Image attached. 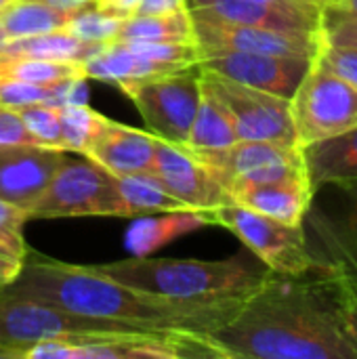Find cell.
<instances>
[{
	"instance_id": "e0dca14e",
	"label": "cell",
	"mask_w": 357,
	"mask_h": 359,
	"mask_svg": "<svg viewBox=\"0 0 357 359\" xmlns=\"http://www.w3.org/2000/svg\"><path fill=\"white\" fill-rule=\"evenodd\" d=\"M231 202L271 217L288 225H303V217L311 202L309 175H295L261 183H238L227 187Z\"/></svg>"
},
{
	"instance_id": "8fae6325",
	"label": "cell",
	"mask_w": 357,
	"mask_h": 359,
	"mask_svg": "<svg viewBox=\"0 0 357 359\" xmlns=\"http://www.w3.org/2000/svg\"><path fill=\"white\" fill-rule=\"evenodd\" d=\"M200 59L208 53H261L286 57H316L322 34H295L269 27L240 25L189 15Z\"/></svg>"
},
{
	"instance_id": "8d00e7d4",
	"label": "cell",
	"mask_w": 357,
	"mask_h": 359,
	"mask_svg": "<svg viewBox=\"0 0 357 359\" xmlns=\"http://www.w3.org/2000/svg\"><path fill=\"white\" fill-rule=\"evenodd\" d=\"M185 8V0H141L135 15H156V13H170Z\"/></svg>"
},
{
	"instance_id": "d6986e66",
	"label": "cell",
	"mask_w": 357,
	"mask_h": 359,
	"mask_svg": "<svg viewBox=\"0 0 357 359\" xmlns=\"http://www.w3.org/2000/svg\"><path fill=\"white\" fill-rule=\"evenodd\" d=\"M206 225H215L213 212H200V210H175L168 212V217L162 219H143L137 221L126 231V248L135 257H145L168 242L187 236L191 231H198Z\"/></svg>"
},
{
	"instance_id": "e575fe53",
	"label": "cell",
	"mask_w": 357,
	"mask_h": 359,
	"mask_svg": "<svg viewBox=\"0 0 357 359\" xmlns=\"http://www.w3.org/2000/svg\"><path fill=\"white\" fill-rule=\"evenodd\" d=\"M27 212L4 198H0V231L2 233H23V225L27 221Z\"/></svg>"
},
{
	"instance_id": "4dcf8cb0",
	"label": "cell",
	"mask_w": 357,
	"mask_h": 359,
	"mask_svg": "<svg viewBox=\"0 0 357 359\" xmlns=\"http://www.w3.org/2000/svg\"><path fill=\"white\" fill-rule=\"evenodd\" d=\"M314 61L326 72L357 86V48L353 46H337L322 40Z\"/></svg>"
},
{
	"instance_id": "ba28073f",
	"label": "cell",
	"mask_w": 357,
	"mask_h": 359,
	"mask_svg": "<svg viewBox=\"0 0 357 359\" xmlns=\"http://www.w3.org/2000/svg\"><path fill=\"white\" fill-rule=\"evenodd\" d=\"M143 116L149 133L185 145L200 103V65L137 82L124 90Z\"/></svg>"
},
{
	"instance_id": "4316f807",
	"label": "cell",
	"mask_w": 357,
	"mask_h": 359,
	"mask_svg": "<svg viewBox=\"0 0 357 359\" xmlns=\"http://www.w3.org/2000/svg\"><path fill=\"white\" fill-rule=\"evenodd\" d=\"M61 141L65 151L84 154L88 143L99 135L103 124L107 122L105 116L88 107L86 103L80 105H61Z\"/></svg>"
},
{
	"instance_id": "5b68a950",
	"label": "cell",
	"mask_w": 357,
	"mask_h": 359,
	"mask_svg": "<svg viewBox=\"0 0 357 359\" xmlns=\"http://www.w3.org/2000/svg\"><path fill=\"white\" fill-rule=\"evenodd\" d=\"M27 217H124V212L112 172L86 156H65L42 196L27 208Z\"/></svg>"
},
{
	"instance_id": "f1b7e54d",
	"label": "cell",
	"mask_w": 357,
	"mask_h": 359,
	"mask_svg": "<svg viewBox=\"0 0 357 359\" xmlns=\"http://www.w3.org/2000/svg\"><path fill=\"white\" fill-rule=\"evenodd\" d=\"M126 48H130L135 55L166 63V65H177V67H189L200 63V50L196 42H168V40H130L122 42Z\"/></svg>"
},
{
	"instance_id": "ee69618b",
	"label": "cell",
	"mask_w": 357,
	"mask_h": 359,
	"mask_svg": "<svg viewBox=\"0 0 357 359\" xmlns=\"http://www.w3.org/2000/svg\"><path fill=\"white\" fill-rule=\"evenodd\" d=\"M11 2H13V0H0V11H2V8H4L6 4H11Z\"/></svg>"
},
{
	"instance_id": "f6af8a7d",
	"label": "cell",
	"mask_w": 357,
	"mask_h": 359,
	"mask_svg": "<svg viewBox=\"0 0 357 359\" xmlns=\"http://www.w3.org/2000/svg\"><path fill=\"white\" fill-rule=\"evenodd\" d=\"M2 42H4V40H2V34H0V46H2Z\"/></svg>"
},
{
	"instance_id": "7a4b0ae2",
	"label": "cell",
	"mask_w": 357,
	"mask_h": 359,
	"mask_svg": "<svg viewBox=\"0 0 357 359\" xmlns=\"http://www.w3.org/2000/svg\"><path fill=\"white\" fill-rule=\"evenodd\" d=\"M0 290L80 316L120 322L145 334L204 339L225 326L246 299L160 297L120 284L93 265H67L40 255H25L17 278Z\"/></svg>"
},
{
	"instance_id": "8992f818",
	"label": "cell",
	"mask_w": 357,
	"mask_h": 359,
	"mask_svg": "<svg viewBox=\"0 0 357 359\" xmlns=\"http://www.w3.org/2000/svg\"><path fill=\"white\" fill-rule=\"evenodd\" d=\"M297 145L307 147L357 126V86L316 61L290 97Z\"/></svg>"
},
{
	"instance_id": "f35d334b",
	"label": "cell",
	"mask_w": 357,
	"mask_h": 359,
	"mask_svg": "<svg viewBox=\"0 0 357 359\" xmlns=\"http://www.w3.org/2000/svg\"><path fill=\"white\" fill-rule=\"evenodd\" d=\"M345 334L357 355V299L347 292V307H345Z\"/></svg>"
},
{
	"instance_id": "603a6c76",
	"label": "cell",
	"mask_w": 357,
	"mask_h": 359,
	"mask_svg": "<svg viewBox=\"0 0 357 359\" xmlns=\"http://www.w3.org/2000/svg\"><path fill=\"white\" fill-rule=\"evenodd\" d=\"M103 44H88L78 40L65 29L38 34L29 38L6 40L0 46V55H15V57H38V59H53V61H80L84 63L93 53H97Z\"/></svg>"
},
{
	"instance_id": "cb8c5ba5",
	"label": "cell",
	"mask_w": 357,
	"mask_h": 359,
	"mask_svg": "<svg viewBox=\"0 0 357 359\" xmlns=\"http://www.w3.org/2000/svg\"><path fill=\"white\" fill-rule=\"evenodd\" d=\"M114 185L124 217L189 210L181 200L170 196L151 175H114Z\"/></svg>"
},
{
	"instance_id": "d6a6232c",
	"label": "cell",
	"mask_w": 357,
	"mask_h": 359,
	"mask_svg": "<svg viewBox=\"0 0 357 359\" xmlns=\"http://www.w3.org/2000/svg\"><path fill=\"white\" fill-rule=\"evenodd\" d=\"M322 40L337 46L357 48V15H345L339 11H324Z\"/></svg>"
},
{
	"instance_id": "3957f363",
	"label": "cell",
	"mask_w": 357,
	"mask_h": 359,
	"mask_svg": "<svg viewBox=\"0 0 357 359\" xmlns=\"http://www.w3.org/2000/svg\"><path fill=\"white\" fill-rule=\"evenodd\" d=\"M93 269L130 288L175 299L248 297L269 276V271H259L238 257L225 261H196L149 259L145 255L93 265Z\"/></svg>"
},
{
	"instance_id": "6da1fadb",
	"label": "cell",
	"mask_w": 357,
	"mask_h": 359,
	"mask_svg": "<svg viewBox=\"0 0 357 359\" xmlns=\"http://www.w3.org/2000/svg\"><path fill=\"white\" fill-rule=\"evenodd\" d=\"M347 290L322 269L269 276L206 337L217 359H357L345 334Z\"/></svg>"
},
{
	"instance_id": "74e56055",
	"label": "cell",
	"mask_w": 357,
	"mask_h": 359,
	"mask_svg": "<svg viewBox=\"0 0 357 359\" xmlns=\"http://www.w3.org/2000/svg\"><path fill=\"white\" fill-rule=\"evenodd\" d=\"M255 2L271 4V6H280V8H288V11L314 13V15H322L324 13V6L318 4L316 0H255Z\"/></svg>"
},
{
	"instance_id": "b9f144b4",
	"label": "cell",
	"mask_w": 357,
	"mask_h": 359,
	"mask_svg": "<svg viewBox=\"0 0 357 359\" xmlns=\"http://www.w3.org/2000/svg\"><path fill=\"white\" fill-rule=\"evenodd\" d=\"M339 13H345V15H357V0H345L343 6L339 8Z\"/></svg>"
},
{
	"instance_id": "1f68e13d",
	"label": "cell",
	"mask_w": 357,
	"mask_h": 359,
	"mask_svg": "<svg viewBox=\"0 0 357 359\" xmlns=\"http://www.w3.org/2000/svg\"><path fill=\"white\" fill-rule=\"evenodd\" d=\"M53 84H29L21 80H0V105L21 109L32 103H48Z\"/></svg>"
},
{
	"instance_id": "44dd1931",
	"label": "cell",
	"mask_w": 357,
	"mask_h": 359,
	"mask_svg": "<svg viewBox=\"0 0 357 359\" xmlns=\"http://www.w3.org/2000/svg\"><path fill=\"white\" fill-rule=\"evenodd\" d=\"M74 13L59 11L44 0H13L0 11V34L2 40L29 38L63 29Z\"/></svg>"
},
{
	"instance_id": "4fadbf2b",
	"label": "cell",
	"mask_w": 357,
	"mask_h": 359,
	"mask_svg": "<svg viewBox=\"0 0 357 359\" xmlns=\"http://www.w3.org/2000/svg\"><path fill=\"white\" fill-rule=\"evenodd\" d=\"M314 57H286L261 53H208L200 67L234 82L267 90L290 99L303 76L309 72Z\"/></svg>"
},
{
	"instance_id": "277c9868",
	"label": "cell",
	"mask_w": 357,
	"mask_h": 359,
	"mask_svg": "<svg viewBox=\"0 0 357 359\" xmlns=\"http://www.w3.org/2000/svg\"><path fill=\"white\" fill-rule=\"evenodd\" d=\"M303 231L316 269L357 299V179L316 185Z\"/></svg>"
},
{
	"instance_id": "d590c367",
	"label": "cell",
	"mask_w": 357,
	"mask_h": 359,
	"mask_svg": "<svg viewBox=\"0 0 357 359\" xmlns=\"http://www.w3.org/2000/svg\"><path fill=\"white\" fill-rule=\"evenodd\" d=\"M27 255V246L23 242V233H2L0 231V257L23 261Z\"/></svg>"
},
{
	"instance_id": "7402d4cb",
	"label": "cell",
	"mask_w": 357,
	"mask_h": 359,
	"mask_svg": "<svg viewBox=\"0 0 357 359\" xmlns=\"http://www.w3.org/2000/svg\"><path fill=\"white\" fill-rule=\"evenodd\" d=\"M202 84V80H200ZM238 141L234 120L225 105L217 99V95L202 84L200 103L196 109V118L191 122L185 147L194 151L204 149H221Z\"/></svg>"
},
{
	"instance_id": "9a60e30c",
	"label": "cell",
	"mask_w": 357,
	"mask_h": 359,
	"mask_svg": "<svg viewBox=\"0 0 357 359\" xmlns=\"http://www.w3.org/2000/svg\"><path fill=\"white\" fill-rule=\"evenodd\" d=\"M189 15L295 34H322V15L288 11L255 0H185Z\"/></svg>"
},
{
	"instance_id": "ab89813d",
	"label": "cell",
	"mask_w": 357,
	"mask_h": 359,
	"mask_svg": "<svg viewBox=\"0 0 357 359\" xmlns=\"http://www.w3.org/2000/svg\"><path fill=\"white\" fill-rule=\"evenodd\" d=\"M21 263L23 261H15V259L0 257V288L8 286L17 278V273L21 269Z\"/></svg>"
},
{
	"instance_id": "d4e9b609",
	"label": "cell",
	"mask_w": 357,
	"mask_h": 359,
	"mask_svg": "<svg viewBox=\"0 0 357 359\" xmlns=\"http://www.w3.org/2000/svg\"><path fill=\"white\" fill-rule=\"evenodd\" d=\"M130 40H168V42H196L194 23L187 8L156 13V15H133L124 19L116 42Z\"/></svg>"
},
{
	"instance_id": "2e32d148",
	"label": "cell",
	"mask_w": 357,
	"mask_h": 359,
	"mask_svg": "<svg viewBox=\"0 0 357 359\" xmlns=\"http://www.w3.org/2000/svg\"><path fill=\"white\" fill-rule=\"evenodd\" d=\"M158 137L137 130L107 118L99 135L88 143L82 156L97 162L112 175H149L154 168Z\"/></svg>"
},
{
	"instance_id": "836d02e7",
	"label": "cell",
	"mask_w": 357,
	"mask_h": 359,
	"mask_svg": "<svg viewBox=\"0 0 357 359\" xmlns=\"http://www.w3.org/2000/svg\"><path fill=\"white\" fill-rule=\"evenodd\" d=\"M11 145H40L36 137L25 128L17 109L0 105V147Z\"/></svg>"
},
{
	"instance_id": "ac0fdd59",
	"label": "cell",
	"mask_w": 357,
	"mask_h": 359,
	"mask_svg": "<svg viewBox=\"0 0 357 359\" xmlns=\"http://www.w3.org/2000/svg\"><path fill=\"white\" fill-rule=\"evenodd\" d=\"M179 69H185V67L166 65V63H158V61L139 57L130 48H126L122 42H107L84 61L86 78L116 84V86H120L122 93L137 82H143V80H149L156 76H164L170 72H179Z\"/></svg>"
},
{
	"instance_id": "f546056e",
	"label": "cell",
	"mask_w": 357,
	"mask_h": 359,
	"mask_svg": "<svg viewBox=\"0 0 357 359\" xmlns=\"http://www.w3.org/2000/svg\"><path fill=\"white\" fill-rule=\"evenodd\" d=\"M17 114L21 116L25 128L36 137V141L42 147L63 149L59 105H53V103H46V101L44 103H32V105H25V107L17 109Z\"/></svg>"
},
{
	"instance_id": "ffe728a7",
	"label": "cell",
	"mask_w": 357,
	"mask_h": 359,
	"mask_svg": "<svg viewBox=\"0 0 357 359\" xmlns=\"http://www.w3.org/2000/svg\"><path fill=\"white\" fill-rule=\"evenodd\" d=\"M303 156L311 187L328 181L357 179V126L303 147Z\"/></svg>"
},
{
	"instance_id": "60d3db41",
	"label": "cell",
	"mask_w": 357,
	"mask_h": 359,
	"mask_svg": "<svg viewBox=\"0 0 357 359\" xmlns=\"http://www.w3.org/2000/svg\"><path fill=\"white\" fill-rule=\"evenodd\" d=\"M44 2L59 8V11H67V13H78L82 8H88V6L97 4V0H44Z\"/></svg>"
},
{
	"instance_id": "30bf717a",
	"label": "cell",
	"mask_w": 357,
	"mask_h": 359,
	"mask_svg": "<svg viewBox=\"0 0 357 359\" xmlns=\"http://www.w3.org/2000/svg\"><path fill=\"white\" fill-rule=\"evenodd\" d=\"M194 151V149H191ZM225 187L307 175L303 147L271 141H236L221 149L194 151Z\"/></svg>"
},
{
	"instance_id": "9c48e42d",
	"label": "cell",
	"mask_w": 357,
	"mask_h": 359,
	"mask_svg": "<svg viewBox=\"0 0 357 359\" xmlns=\"http://www.w3.org/2000/svg\"><path fill=\"white\" fill-rule=\"evenodd\" d=\"M200 80L229 111L238 141H271L297 145L290 99L234 82L202 67Z\"/></svg>"
},
{
	"instance_id": "7c38bea8",
	"label": "cell",
	"mask_w": 357,
	"mask_h": 359,
	"mask_svg": "<svg viewBox=\"0 0 357 359\" xmlns=\"http://www.w3.org/2000/svg\"><path fill=\"white\" fill-rule=\"evenodd\" d=\"M149 175L189 210L210 212L231 202L221 179L191 149L160 137L156 141L154 168Z\"/></svg>"
},
{
	"instance_id": "5bb4252c",
	"label": "cell",
	"mask_w": 357,
	"mask_h": 359,
	"mask_svg": "<svg viewBox=\"0 0 357 359\" xmlns=\"http://www.w3.org/2000/svg\"><path fill=\"white\" fill-rule=\"evenodd\" d=\"M63 158V149L42 145L0 147V198L27 212L59 170Z\"/></svg>"
},
{
	"instance_id": "484cf974",
	"label": "cell",
	"mask_w": 357,
	"mask_h": 359,
	"mask_svg": "<svg viewBox=\"0 0 357 359\" xmlns=\"http://www.w3.org/2000/svg\"><path fill=\"white\" fill-rule=\"evenodd\" d=\"M65 78H86L84 63L0 55V80H21L29 84H55Z\"/></svg>"
},
{
	"instance_id": "52a82bcc",
	"label": "cell",
	"mask_w": 357,
	"mask_h": 359,
	"mask_svg": "<svg viewBox=\"0 0 357 359\" xmlns=\"http://www.w3.org/2000/svg\"><path fill=\"white\" fill-rule=\"evenodd\" d=\"M213 212L215 225L229 229L244 242L274 273L301 276L311 271L314 259L309 255L303 225H288L244 208L236 202H227Z\"/></svg>"
},
{
	"instance_id": "7bdbcfd3",
	"label": "cell",
	"mask_w": 357,
	"mask_h": 359,
	"mask_svg": "<svg viewBox=\"0 0 357 359\" xmlns=\"http://www.w3.org/2000/svg\"><path fill=\"white\" fill-rule=\"evenodd\" d=\"M316 2H318V4H322V6H324V11H326V8H330V11H339V8L343 6V2H345V0H316Z\"/></svg>"
},
{
	"instance_id": "83f0119b",
	"label": "cell",
	"mask_w": 357,
	"mask_h": 359,
	"mask_svg": "<svg viewBox=\"0 0 357 359\" xmlns=\"http://www.w3.org/2000/svg\"><path fill=\"white\" fill-rule=\"evenodd\" d=\"M122 23H124L122 17L99 11L97 6H88V8H82V11L74 13L63 29L69 32L72 36H76L82 42L107 44V42H116Z\"/></svg>"
}]
</instances>
